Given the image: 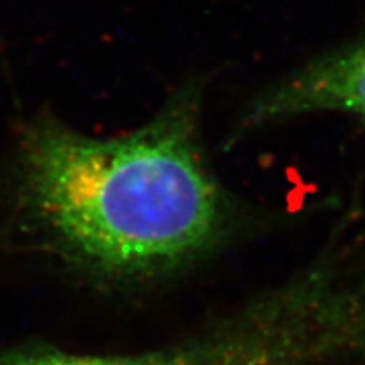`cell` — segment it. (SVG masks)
<instances>
[{
	"label": "cell",
	"mask_w": 365,
	"mask_h": 365,
	"mask_svg": "<svg viewBox=\"0 0 365 365\" xmlns=\"http://www.w3.org/2000/svg\"><path fill=\"white\" fill-rule=\"evenodd\" d=\"M200 85H186L124 135L31 122L19 139L17 203L41 242L108 282L143 281L198 257L223 217L200 148Z\"/></svg>",
	"instance_id": "1"
},
{
	"label": "cell",
	"mask_w": 365,
	"mask_h": 365,
	"mask_svg": "<svg viewBox=\"0 0 365 365\" xmlns=\"http://www.w3.org/2000/svg\"><path fill=\"white\" fill-rule=\"evenodd\" d=\"M317 350L298 307L271 309L254 322L191 344L139 355H81L54 349L0 355V365H304Z\"/></svg>",
	"instance_id": "2"
},
{
	"label": "cell",
	"mask_w": 365,
	"mask_h": 365,
	"mask_svg": "<svg viewBox=\"0 0 365 365\" xmlns=\"http://www.w3.org/2000/svg\"><path fill=\"white\" fill-rule=\"evenodd\" d=\"M314 112H345L365 120V41L313 59L267 86L245 107L239 129Z\"/></svg>",
	"instance_id": "3"
},
{
	"label": "cell",
	"mask_w": 365,
	"mask_h": 365,
	"mask_svg": "<svg viewBox=\"0 0 365 365\" xmlns=\"http://www.w3.org/2000/svg\"><path fill=\"white\" fill-rule=\"evenodd\" d=\"M323 339L365 350V284L339 301L328 299L319 309Z\"/></svg>",
	"instance_id": "4"
}]
</instances>
